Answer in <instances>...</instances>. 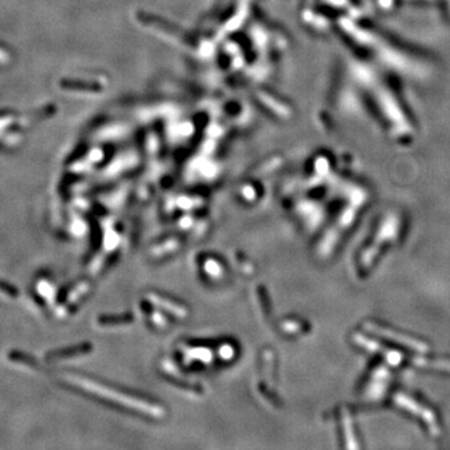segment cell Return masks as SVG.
I'll return each instance as SVG.
<instances>
[{"label": "cell", "mask_w": 450, "mask_h": 450, "mask_svg": "<svg viewBox=\"0 0 450 450\" xmlns=\"http://www.w3.org/2000/svg\"><path fill=\"white\" fill-rule=\"evenodd\" d=\"M68 379L72 380V384L76 385V386L82 388V389L88 390V392H92V394L99 395V396H102V398H105V399H110V400H112V402H119V404L124 405V406L132 408V409H136L138 412H146V414H150V415L160 414V412L158 408H154L152 405L148 404V402H140L139 399H135V398L128 396V395L122 394V392H115L114 389H110V388L104 386V385H102V384L90 382V380H88V379H82V378L72 376H72L69 375Z\"/></svg>", "instance_id": "obj_1"}, {"label": "cell", "mask_w": 450, "mask_h": 450, "mask_svg": "<svg viewBox=\"0 0 450 450\" xmlns=\"http://www.w3.org/2000/svg\"><path fill=\"white\" fill-rule=\"evenodd\" d=\"M0 292H2V294L8 295V296H12V298H16L18 295H19L16 288L12 286V284H8V282H0Z\"/></svg>", "instance_id": "obj_2"}]
</instances>
